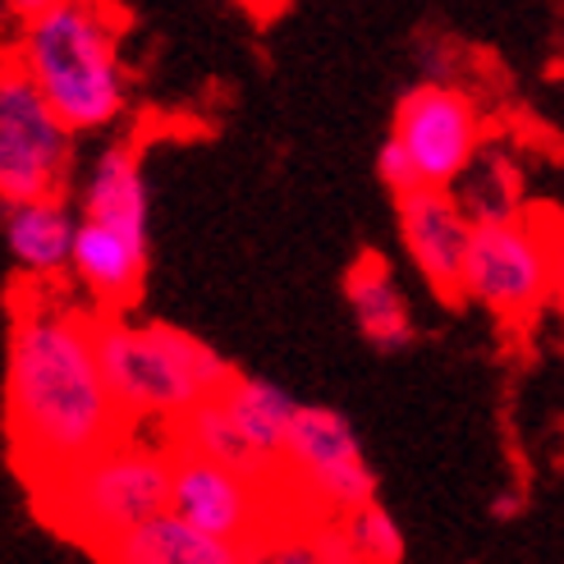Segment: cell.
I'll return each instance as SVG.
<instances>
[{"instance_id": "3", "label": "cell", "mask_w": 564, "mask_h": 564, "mask_svg": "<svg viewBox=\"0 0 564 564\" xmlns=\"http://www.w3.org/2000/svg\"><path fill=\"white\" fill-rule=\"evenodd\" d=\"M171 487H175V445L133 432H124L120 441H110L93 459H83L65 473L28 482L37 514L61 538L93 546L97 555H106L129 532L171 510Z\"/></svg>"}, {"instance_id": "4", "label": "cell", "mask_w": 564, "mask_h": 564, "mask_svg": "<svg viewBox=\"0 0 564 564\" xmlns=\"http://www.w3.org/2000/svg\"><path fill=\"white\" fill-rule=\"evenodd\" d=\"M97 354L129 427L156 422L175 432L188 413H197L235 381V368L207 340L171 322H133L124 313H106L97 317Z\"/></svg>"}, {"instance_id": "15", "label": "cell", "mask_w": 564, "mask_h": 564, "mask_svg": "<svg viewBox=\"0 0 564 564\" xmlns=\"http://www.w3.org/2000/svg\"><path fill=\"white\" fill-rule=\"evenodd\" d=\"M101 560L106 564H252V546L212 538V532L165 510L138 532H129L120 546H110Z\"/></svg>"}, {"instance_id": "24", "label": "cell", "mask_w": 564, "mask_h": 564, "mask_svg": "<svg viewBox=\"0 0 564 564\" xmlns=\"http://www.w3.org/2000/svg\"><path fill=\"white\" fill-rule=\"evenodd\" d=\"M555 303L564 307V230H560V252H555Z\"/></svg>"}, {"instance_id": "16", "label": "cell", "mask_w": 564, "mask_h": 564, "mask_svg": "<svg viewBox=\"0 0 564 564\" xmlns=\"http://www.w3.org/2000/svg\"><path fill=\"white\" fill-rule=\"evenodd\" d=\"M459 207L468 212L473 225H500V220H519L523 216V175L514 171L510 156L482 152L468 175L455 184Z\"/></svg>"}, {"instance_id": "22", "label": "cell", "mask_w": 564, "mask_h": 564, "mask_svg": "<svg viewBox=\"0 0 564 564\" xmlns=\"http://www.w3.org/2000/svg\"><path fill=\"white\" fill-rule=\"evenodd\" d=\"M523 510H528V496H523L519 487H505V491L491 496V519H496V523H514Z\"/></svg>"}, {"instance_id": "23", "label": "cell", "mask_w": 564, "mask_h": 564, "mask_svg": "<svg viewBox=\"0 0 564 564\" xmlns=\"http://www.w3.org/2000/svg\"><path fill=\"white\" fill-rule=\"evenodd\" d=\"M6 6H10V14H19V19H37L42 10L61 6V0H6Z\"/></svg>"}, {"instance_id": "17", "label": "cell", "mask_w": 564, "mask_h": 564, "mask_svg": "<svg viewBox=\"0 0 564 564\" xmlns=\"http://www.w3.org/2000/svg\"><path fill=\"white\" fill-rule=\"evenodd\" d=\"M345 523H349V538L368 564H404V528L394 523V514L381 500L345 514Z\"/></svg>"}, {"instance_id": "19", "label": "cell", "mask_w": 564, "mask_h": 564, "mask_svg": "<svg viewBox=\"0 0 564 564\" xmlns=\"http://www.w3.org/2000/svg\"><path fill=\"white\" fill-rule=\"evenodd\" d=\"M307 538H313L322 564H368V560H362V551L354 546L349 523L340 514H313V519H307Z\"/></svg>"}, {"instance_id": "10", "label": "cell", "mask_w": 564, "mask_h": 564, "mask_svg": "<svg viewBox=\"0 0 564 564\" xmlns=\"http://www.w3.org/2000/svg\"><path fill=\"white\" fill-rule=\"evenodd\" d=\"M394 220H400V243L417 275L441 294H464V262L477 225L459 207L455 188H409L394 197Z\"/></svg>"}, {"instance_id": "9", "label": "cell", "mask_w": 564, "mask_h": 564, "mask_svg": "<svg viewBox=\"0 0 564 564\" xmlns=\"http://www.w3.org/2000/svg\"><path fill=\"white\" fill-rule=\"evenodd\" d=\"M271 477H252L230 464H216L203 455L175 449V487H171V514L184 523L212 532L225 542H262L275 523H285L271 505Z\"/></svg>"}, {"instance_id": "13", "label": "cell", "mask_w": 564, "mask_h": 564, "mask_svg": "<svg viewBox=\"0 0 564 564\" xmlns=\"http://www.w3.org/2000/svg\"><path fill=\"white\" fill-rule=\"evenodd\" d=\"M220 404H225V413H230V422L239 427V436L248 441V449L258 455V464L271 477H280L303 404L294 400L285 386H275L267 377H239V372H235L230 386L220 390Z\"/></svg>"}, {"instance_id": "2", "label": "cell", "mask_w": 564, "mask_h": 564, "mask_svg": "<svg viewBox=\"0 0 564 564\" xmlns=\"http://www.w3.org/2000/svg\"><path fill=\"white\" fill-rule=\"evenodd\" d=\"M120 37L124 23L110 0H61L37 19H23L10 61L74 133H97L129 110Z\"/></svg>"}, {"instance_id": "8", "label": "cell", "mask_w": 564, "mask_h": 564, "mask_svg": "<svg viewBox=\"0 0 564 564\" xmlns=\"http://www.w3.org/2000/svg\"><path fill=\"white\" fill-rule=\"evenodd\" d=\"M390 138L404 148L417 188H455L482 156V110L464 88L413 83L394 106Z\"/></svg>"}, {"instance_id": "5", "label": "cell", "mask_w": 564, "mask_h": 564, "mask_svg": "<svg viewBox=\"0 0 564 564\" xmlns=\"http://www.w3.org/2000/svg\"><path fill=\"white\" fill-rule=\"evenodd\" d=\"M560 230L538 216L477 225L464 262V299L505 322H532L555 299Z\"/></svg>"}, {"instance_id": "20", "label": "cell", "mask_w": 564, "mask_h": 564, "mask_svg": "<svg viewBox=\"0 0 564 564\" xmlns=\"http://www.w3.org/2000/svg\"><path fill=\"white\" fill-rule=\"evenodd\" d=\"M417 78L441 83V88H459V46L445 37H422L417 42Z\"/></svg>"}, {"instance_id": "21", "label": "cell", "mask_w": 564, "mask_h": 564, "mask_svg": "<svg viewBox=\"0 0 564 564\" xmlns=\"http://www.w3.org/2000/svg\"><path fill=\"white\" fill-rule=\"evenodd\" d=\"M377 175H381V184H386L394 197H400V193H409V188H417L413 165H409L404 148L394 143V138H386V143H381V152H377Z\"/></svg>"}, {"instance_id": "1", "label": "cell", "mask_w": 564, "mask_h": 564, "mask_svg": "<svg viewBox=\"0 0 564 564\" xmlns=\"http://www.w3.org/2000/svg\"><path fill=\"white\" fill-rule=\"evenodd\" d=\"M124 432L129 422L101 372L97 317L28 299L6 345V436L23 482L93 459Z\"/></svg>"}, {"instance_id": "11", "label": "cell", "mask_w": 564, "mask_h": 564, "mask_svg": "<svg viewBox=\"0 0 564 564\" xmlns=\"http://www.w3.org/2000/svg\"><path fill=\"white\" fill-rule=\"evenodd\" d=\"M78 220L120 239L138 252H152V197L143 175V152L133 143H106L78 193Z\"/></svg>"}, {"instance_id": "14", "label": "cell", "mask_w": 564, "mask_h": 564, "mask_svg": "<svg viewBox=\"0 0 564 564\" xmlns=\"http://www.w3.org/2000/svg\"><path fill=\"white\" fill-rule=\"evenodd\" d=\"M345 299H349L354 326L377 354H404L413 345L409 299L381 252H358L354 258V267L345 271Z\"/></svg>"}, {"instance_id": "18", "label": "cell", "mask_w": 564, "mask_h": 564, "mask_svg": "<svg viewBox=\"0 0 564 564\" xmlns=\"http://www.w3.org/2000/svg\"><path fill=\"white\" fill-rule=\"evenodd\" d=\"M252 564H322L313 538H307V514L275 523L262 542H252Z\"/></svg>"}, {"instance_id": "7", "label": "cell", "mask_w": 564, "mask_h": 564, "mask_svg": "<svg viewBox=\"0 0 564 564\" xmlns=\"http://www.w3.org/2000/svg\"><path fill=\"white\" fill-rule=\"evenodd\" d=\"M69 156L74 129L55 116L51 101L33 88V78L10 61L0 74V197L23 203V197L61 193Z\"/></svg>"}, {"instance_id": "6", "label": "cell", "mask_w": 564, "mask_h": 564, "mask_svg": "<svg viewBox=\"0 0 564 564\" xmlns=\"http://www.w3.org/2000/svg\"><path fill=\"white\" fill-rule=\"evenodd\" d=\"M280 487L299 500L307 519L313 514L345 519L377 500V473L368 455H362L354 422L340 409L303 404L285 449V468H280Z\"/></svg>"}, {"instance_id": "12", "label": "cell", "mask_w": 564, "mask_h": 564, "mask_svg": "<svg viewBox=\"0 0 564 564\" xmlns=\"http://www.w3.org/2000/svg\"><path fill=\"white\" fill-rule=\"evenodd\" d=\"M6 252L23 280L51 285L65 271H74V239H78V207H69L61 193L23 197L6 203Z\"/></svg>"}]
</instances>
